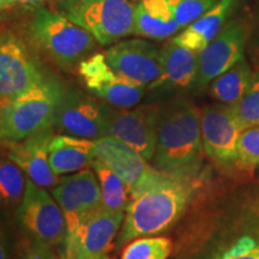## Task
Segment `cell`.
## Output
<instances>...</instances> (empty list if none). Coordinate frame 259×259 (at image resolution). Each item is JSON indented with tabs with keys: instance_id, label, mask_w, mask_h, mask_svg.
<instances>
[{
	"instance_id": "31",
	"label": "cell",
	"mask_w": 259,
	"mask_h": 259,
	"mask_svg": "<svg viewBox=\"0 0 259 259\" xmlns=\"http://www.w3.org/2000/svg\"><path fill=\"white\" fill-rule=\"evenodd\" d=\"M0 259H10L9 235L2 223H0Z\"/></svg>"
},
{
	"instance_id": "14",
	"label": "cell",
	"mask_w": 259,
	"mask_h": 259,
	"mask_svg": "<svg viewBox=\"0 0 259 259\" xmlns=\"http://www.w3.org/2000/svg\"><path fill=\"white\" fill-rule=\"evenodd\" d=\"M204 153L220 164H231L238 160V141L241 127L232 107L206 106L200 116Z\"/></svg>"
},
{
	"instance_id": "12",
	"label": "cell",
	"mask_w": 259,
	"mask_h": 259,
	"mask_svg": "<svg viewBox=\"0 0 259 259\" xmlns=\"http://www.w3.org/2000/svg\"><path fill=\"white\" fill-rule=\"evenodd\" d=\"M103 54L119 76L147 88H150L162 74L161 50L143 38L119 41Z\"/></svg>"
},
{
	"instance_id": "35",
	"label": "cell",
	"mask_w": 259,
	"mask_h": 259,
	"mask_svg": "<svg viewBox=\"0 0 259 259\" xmlns=\"http://www.w3.org/2000/svg\"><path fill=\"white\" fill-rule=\"evenodd\" d=\"M3 2H4V0H0V9H2V5H3Z\"/></svg>"
},
{
	"instance_id": "13",
	"label": "cell",
	"mask_w": 259,
	"mask_h": 259,
	"mask_svg": "<svg viewBox=\"0 0 259 259\" xmlns=\"http://www.w3.org/2000/svg\"><path fill=\"white\" fill-rule=\"evenodd\" d=\"M52 196L63 210L67 233L73 231L85 216L102 206L101 189L96 173L92 169H82L73 176L61 178L52 190Z\"/></svg>"
},
{
	"instance_id": "3",
	"label": "cell",
	"mask_w": 259,
	"mask_h": 259,
	"mask_svg": "<svg viewBox=\"0 0 259 259\" xmlns=\"http://www.w3.org/2000/svg\"><path fill=\"white\" fill-rule=\"evenodd\" d=\"M64 90L56 80L45 78L17 99L0 108V141H24L54 128L58 107Z\"/></svg>"
},
{
	"instance_id": "32",
	"label": "cell",
	"mask_w": 259,
	"mask_h": 259,
	"mask_svg": "<svg viewBox=\"0 0 259 259\" xmlns=\"http://www.w3.org/2000/svg\"><path fill=\"white\" fill-rule=\"evenodd\" d=\"M45 2L46 0H4L2 9L14 8V6H35V8H38Z\"/></svg>"
},
{
	"instance_id": "6",
	"label": "cell",
	"mask_w": 259,
	"mask_h": 259,
	"mask_svg": "<svg viewBox=\"0 0 259 259\" xmlns=\"http://www.w3.org/2000/svg\"><path fill=\"white\" fill-rule=\"evenodd\" d=\"M17 213L21 226L36 244L54 247L64 242L67 227L63 210L53 196L30 179Z\"/></svg>"
},
{
	"instance_id": "8",
	"label": "cell",
	"mask_w": 259,
	"mask_h": 259,
	"mask_svg": "<svg viewBox=\"0 0 259 259\" xmlns=\"http://www.w3.org/2000/svg\"><path fill=\"white\" fill-rule=\"evenodd\" d=\"M124 213L100 208L85 216L79 225L67 233L63 242L61 259H89L106 255L119 234Z\"/></svg>"
},
{
	"instance_id": "18",
	"label": "cell",
	"mask_w": 259,
	"mask_h": 259,
	"mask_svg": "<svg viewBox=\"0 0 259 259\" xmlns=\"http://www.w3.org/2000/svg\"><path fill=\"white\" fill-rule=\"evenodd\" d=\"M96 158L93 139L71 135L52 136L48 143V161L57 176L73 173L93 164Z\"/></svg>"
},
{
	"instance_id": "17",
	"label": "cell",
	"mask_w": 259,
	"mask_h": 259,
	"mask_svg": "<svg viewBox=\"0 0 259 259\" xmlns=\"http://www.w3.org/2000/svg\"><path fill=\"white\" fill-rule=\"evenodd\" d=\"M52 136L53 128H50L24 141L5 143L6 156L23 170L28 179L44 189L57 185L60 180L48 161V143Z\"/></svg>"
},
{
	"instance_id": "2",
	"label": "cell",
	"mask_w": 259,
	"mask_h": 259,
	"mask_svg": "<svg viewBox=\"0 0 259 259\" xmlns=\"http://www.w3.org/2000/svg\"><path fill=\"white\" fill-rule=\"evenodd\" d=\"M202 111L187 100L160 108L155 167L174 177L193 178L203 160Z\"/></svg>"
},
{
	"instance_id": "36",
	"label": "cell",
	"mask_w": 259,
	"mask_h": 259,
	"mask_svg": "<svg viewBox=\"0 0 259 259\" xmlns=\"http://www.w3.org/2000/svg\"><path fill=\"white\" fill-rule=\"evenodd\" d=\"M130 2H132V3H134V2H141V0H130Z\"/></svg>"
},
{
	"instance_id": "25",
	"label": "cell",
	"mask_w": 259,
	"mask_h": 259,
	"mask_svg": "<svg viewBox=\"0 0 259 259\" xmlns=\"http://www.w3.org/2000/svg\"><path fill=\"white\" fill-rule=\"evenodd\" d=\"M173 244L166 236H142L130 241L120 259H167Z\"/></svg>"
},
{
	"instance_id": "1",
	"label": "cell",
	"mask_w": 259,
	"mask_h": 259,
	"mask_svg": "<svg viewBox=\"0 0 259 259\" xmlns=\"http://www.w3.org/2000/svg\"><path fill=\"white\" fill-rule=\"evenodd\" d=\"M197 189L198 183L193 178L166 174L154 185L132 197L116 246L120 247L134 239L166 232L185 212Z\"/></svg>"
},
{
	"instance_id": "22",
	"label": "cell",
	"mask_w": 259,
	"mask_h": 259,
	"mask_svg": "<svg viewBox=\"0 0 259 259\" xmlns=\"http://www.w3.org/2000/svg\"><path fill=\"white\" fill-rule=\"evenodd\" d=\"M254 74L245 58H241L229 70L210 83V94L223 105L233 106L239 102L250 89Z\"/></svg>"
},
{
	"instance_id": "23",
	"label": "cell",
	"mask_w": 259,
	"mask_h": 259,
	"mask_svg": "<svg viewBox=\"0 0 259 259\" xmlns=\"http://www.w3.org/2000/svg\"><path fill=\"white\" fill-rule=\"evenodd\" d=\"M92 166L95 169L101 189L102 208L112 212L125 213L128 204V190L124 181L99 158L94 160Z\"/></svg>"
},
{
	"instance_id": "5",
	"label": "cell",
	"mask_w": 259,
	"mask_h": 259,
	"mask_svg": "<svg viewBox=\"0 0 259 259\" xmlns=\"http://www.w3.org/2000/svg\"><path fill=\"white\" fill-rule=\"evenodd\" d=\"M64 15L102 46L134 34L136 4L130 0H67Z\"/></svg>"
},
{
	"instance_id": "33",
	"label": "cell",
	"mask_w": 259,
	"mask_h": 259,
	"mask_svg": "<svg viewBox=\"0 0 259 259\" xmlns=\"http://www.w3.org/2000/svg\"><path fill=\"white\" fill-rule=\"evenodd\" d=\"M89 259H111L107 255H99V257H94V258H89Z\"/></svg>"
},
{
	"instance_id": "30",
	"label": "cell",
	"mask_w": 259,
	"mask_h": 259,
	"mask_svg": "<svg viewBox=\"0 0 259 259\" xmlns=\"http://www.w3.org/2000/svg\"><path fill=\"white\" fill-rule=\"evenodd\" d=\"M52 248L53 247L35 242V245H32L29 248L27 253L22 257V259H61L54 253Z\"/></svg>"
},
{
	"instance_id": "4",
	"label": "cell",
	"mask_w": 259,
	"mask_h": 259,
	"mask_svg": "<svg viewBox=\"0 0 259 259\" xmlns=\"http://www.w3.org/2000/svg\"><path fill=\"white\" fill-rule=\"evenodd\" d=\"M32 40L61 67H71L90 57L96 40L65 15L38 6L30 24Z\"/></svg>"
},
{
	"instance_id": "21",
	"label": "cell",
	"mask_w": 259,
	"mask_h": 259,
	"mask_svg": "<svg viewBox=\"0 0 259 259\" xmlns=\"http://www.w3.org/2000/svg\"><path fill=\"white\" fill-rule=\"evenodd\" d=\"M234 0H220L209 11L187 25L185 30L173 38L174 44L191 51L202 52L220 34Z\"/></svg>"
},
{
	"instance_id": "24",
	"label": "cell",
	"mask_w": 259,
	"mask_h": 259,
	"mask_svg": "<svg viewBox=\"0 0 259 259\" xmlns=\"http://www.w3.org/2000/svg\"><path fill=\"white\" fill-rule=\"evenodd\" d=\"M27 185L23 170L6 156L0 157V203L16 205L23 198Z\"/></svg>"
},
{
	"instance_id": "11",
	"label": "cell",
	"mask_w": 259,
	"mask_h": 259,
	"mask_svg": "<svg viewBox=\"0 0 259 259\" xmlns=\"http://www.w3.org/2000/svg\"><path fill=\"white\" fill-rule=\"evenodd\" d=\"M78 72L90 92L115 108H132L147 90V87L119 76L107 63L103 53H96L80 61Z\"/></svg>"
},
{
	"instance_id": "19",
	"label": "cell",
	"mask_w": 259,
	"mask_h": 259,
	"mask_svg": "<svg viewBox=\"0 0 259 259\" xmlns=\"http://www.w3.org/2000/svg\"><path fill=\"white\" fill-rule=\"evenodd\" d=\"M198 54L173 41L168 42L161 50L162 74L150 89L161 87L187 88L196 84L198 72Z\"/></svg>"
},
{
	"instance_id": "37",
	"label": "cell",
	"mask_w": 259,
	"mask_h": 259,
	"mask_svg": "<svg viewBox=\"0 0 259 259\" xmlns=\"http://www.w3.org/2000/svg\"><path fill=\"white\" fill-rule=\"evenodd\" d=\"M60 3H64V2H67V0H59Z\"/></svg>"
},
{
	"instance_id": "26",
	"label": "cell",
	"mask_w": 259,
	"mask_h": 259,
	"mask_svg": "<svg viewBox=\"0 0 259 259\" xmlns=\"http://www.w3.org/2000/svg\"><path fill=\"white\" fill-rule=\"evenodd\" d=\"M231 107L241 130L259 127V73L254 74L250 89L240 101Z\"/></svg>"
},
{
	"instance_id": "29",
	"label": "cell",
	"mask_w": 259,
	"mask_h": 259,
	"mask_svg": "<svg viewBox=\"0 0 259 259\" xmlns=\"http://www.w3.org/2000/svg\"><path fill=\"white\" fill-rule=\"evenodd\" d=\"M212 259H259V240L252 236H242Z\"/></svg>"
},
{
	"instance_id": "16",
	"label": "cell",
	"mask_w": 259,
	"mask_h": 259,
	"mask_svg": "<svg viewBox=\"0 0 259 259\" xmlns=\"http://www.w3.org/2000/svg\"><path fill=\"white\" fill-rule=\"evenodd\" d=\"M246 29L239 22H232L198 54L196 85L204 87L229 70L244 58Z\"/></svg>"
},
{
	"instance_id": "7",
	"label": "cell",
	"mask_w": 259,
	"mask_h": 259,
	"mask_svg": "<svg viewBox=\"0 0 259 259\" xmlns=\"http://www.w3.org/2000/svg\"><path fill=\"white\" fill-rule=\"evenodd\" d=\"M107 136L114 137L138 151L147 160L154 158L157 143L160 108L141 106L137 108H113L103 105Z\"/></svg>"
},
{
	"instance_id": "15",
	"label": "cell",
	"mask_w": 259,
	"mask_h": 259,
	"mask_svg": "<svg viewBox=\"0 0 259 259\" xmlns=\"http://www.w3.org/2000/svg\"><path fill=\"white\" fill-rule=\"evenodd\" d=\"M54 127L66 135L93 141L107 137L103 103L78 92L64 93Z\"/></svg>"
},
{
	"instance_id": "9",
	"label": "cell",
	"mask_w": 259,
	"mask_h": 259,
	"mask_svg": "<svg viewBox=\"0 0 259 259\" xmlns=\"http://www.w3.org/2000/svg\"><path fill=\"white\" fill-rule=\"evenodd\" d=\"M45 78L23 42L10 32H0V108Z\"/></svg>"
},
{
	"instance_id": "34",
	"label": "cell",
	"mask_w": 259,
	"mask_h": 259,
	"mask_svg": "<svg viewBox=\"0 0 259 259\" xmlns=\"http://www.w3.org/2000/svg\"><path fill=\"white\" fill-rule=\"evenodd\" d=\"M257 177L259 178V166L257 167Z\"/></svg>"
},
{
	"instance_id": "20",
	"label": "cell",
	"mask_w": 259,
	"mask_h": 259,
	"mask_svg": "<svg viewBox=\"0 0 259 259\" xmlns=\"http://www.w3.org/2000/svg\"><path fill=\"white\" fill-rule=\"evenodd\" d=\"M173 9L167 0H141L136 4L134 34L164 40L180 30Z\"/></svg>"
},
{
	"instance_id": "10",
	"label": "cell",
	"mask_w": 259,
	"mask_h": 259,
	"mask_svg": "<svg viewBox=\"0 0 259 259\" xmlns=\"http://www.w3.org/2000/svg\"><path fill=\"white\" fill-rule=\"evenodd\" d=\"M94 142L96 158L124 181L131 198L154 185L167 174L151 167L147 158L138 151L114 137L107 136Z\"/></svg>"
},
{
	"instance_id": "27",
	"label": "cell",
	"mask_w": 259,
	"mask_h": 259,
	"mask_svg": "<svg viewBox=\"0 0 259 259\" xmlns=\"http://www.w3.org/2000/svg\"><path fill=\"white\" fill-rule=\"evenodd\" d=\"M238 162L245 168H257L259 166V127L241 130L238 141Z\"/></svg>"
},
{
	"instance_id": "28",
	"label": "cell",
	"mask_w": 259,
	"mask_h": 259,
	"mask_svg": "<svg viewBox=\"0 0 259 259\" xmlns=\"http://www.w3.org/2000/svg\"><path fill=\"white\" fill-rule=\"evenodd\" d=\"M173 9L176 19L180 28H186L209 11L216 0H167Z\"/></svg>"
}]
</instances>
